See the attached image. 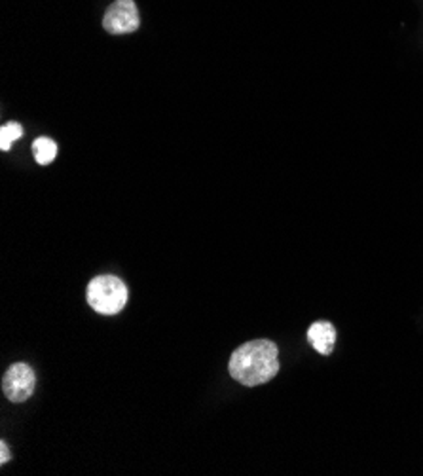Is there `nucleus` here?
Instances as JSON below:
<instances>
[{"mask_svg":"<svg viewBox=\"0 0 423 476\" xmlns=\"http://www.w3.org/2000/svg\"><path fill=\"white\" fill-rule=\"evenodd\" d=\"M308 342L321 355H331L336 342V328L329 321H317L308 330Z\"/></svg>","mask_w":423,"mask_h":476,"instance_id":"39448f33","label":"nucleus"},{"mask_svg":"<svg viewBox=\"0 0 423 476\" xmlns=\"http://www.w3.org/2000/svg\"><path fill=\"white\" fill-rule=\"evenodd\" d=\"M139 25V10L133 0H114L103 17V27L111 34L135 33Z\"/></svg>","mask_w":423,"mask_h":476,"instance_id":"20e7f679","label":"nucleus"},{"mask_svg":"<svg viewBox=\"0 0 423 476\" xmlns=\"http://www.w3.org/2000/svg\"><path fill=\"white\" fill-rule=\"evenodd\" d=\"M230 376L245 387L274 380L279 372V349L270 340H255L237 347L230 357Z\"/></svg>","mask_w":423,"mask_h":476,"instance_id":"f257e3e1","label":"nucleus"},{"mask_svg":"<svg viewBox=\"0 0 423 476\" xmlns=\"http://www.w3.org/2000/svg\"><path fill=\"white\" fill-rule=\"evenodd\" d=\"M88 304L101 316H118L128 304V287L114 276H97L88 285Z\"/></svg>","mask_w":423,"mask_h":476,"instance_id":"f03ea898","label":"nucleus"},{"mask_svg":"<svg viewBox=\"0 0 423 476\" xmlns=\"http://www.w3.org/2000/svg\"><path fill=\"white\" fill-rule=\"evenodd\" d=\"M24 135V128L19 126L17 121H10V123H5L3 130H0V149H3L5 152L12 149V144L22 139Z\"/></svg>","mask_w":423,"mask_h":476,"instance_id":"0eeeda50","label":"nucleus"},{"mask_svg":"<svg viewBox=\"0 0 423 476\" xmlns=\"http://www.w3.org/2000/svg\"><path fill=\"white\" fill-rule=\"evenodd\" d=\"M36 387V376L29 364L17 363L8 368L3 378V391L8 401L12 403H25L33 397Z\"/></svg>","mask_w":423,"mask_h":476,"instance_id":"7ed1b4c3","label":"nucleus"},{"mask_svg":"<svg viewBox=\"0 0 423 476\" xmlns=\"http://www.w3.org/2000/svg\"><path fill=\"white\" fill-rule=\"evenodd\" d=\"M10 461V452H8V446L6 442H0V463L6 465Z\"/></svg>","mask_w":423,"mask_h":476,"instance_id":"6e6552de","label":"nucleus"},{"mask_svg":"<svg viewBox=\"0 0 423 476\" xmlns=\"http://www.w3.org/2000/svg\"><path fill=\"white\" fill-rule=\"evenodd\" d=\"M33 154L36 163L50 165L57 156V144L50 137H38L33 142Z\"/></svg>","mask_w":423,"mask_h":476,"instance_id":"423d86ee","label":"nucleus"}]
</instances>
